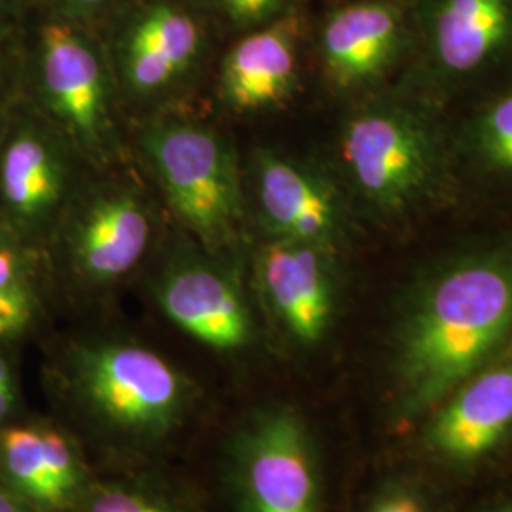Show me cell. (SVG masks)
<instances>
[{
    "label": "cell",
    "instance_id": "obj_8",
    "mask_svg": "<svg viewBox=\"0 0 512 512\" xmlns=\"http://www.w3.org/2000/svg\"><path fill=\"white\" fill-rule=\"evenodd\" d=\"M256 217L268 239H293L334 253L348 236L336 188L317 171L260 150L253 162Z\"/></svg>",
    "mask_w": 512,
    "mask_h": 512
},
{
    "label": "cell",
    "instance_id": "obj_20",
    "mask_svg": "<svg viewBox=\"0 0 512 512\" xmlns=\"http://www.w3.org/2000/svg\"><path fill=\"white\" fill-rule=\"evenodd\" d=\"M35 313V304L25 287L0 293V338L25 329Z\"/></svg>",
    "mask_w": 512,
    "mask_h": 512
},
{
    "label": "cell",
    "instance_id": "obj_28",
    "mask_svg": "<svg viewBox=\"0 0 512 512\" xmlns=\"http://www.w3.org/2000/svg\"><path fill=\"white\" fill-rule=\"evenodd\" d=\"M69 2L76 4V6H99V4L109 2V0H69Z\"/></svg>",
    "mask_w": 512,
    "mask_h": 512
},
{
    "label": "cell",
    "instance_id": "obj_10",
    "mask_svg": "<svg viewBox=\"0 0 512 512\" xmlns=\"http://www.w3.org/2000/svg\"><path fill=\"white\" fill-rule=\"evenodd\" d=\"M69 139L21 124L0 152V202L21 228L40 230L61 219L73 200ZM73 147V145H71Z\"/></svg>",
    "mask_w": 512,
    "mask_h": 512
},
{
    "label": "cell",
    "instance_id": "obj_19",
    "mask_svg": "<svg viewBox=\"0 0 512 512\" xmlns=\"http://www.w3.org/2000/svg\"><path fill=\"white\" fill-rule=\"evenodd\" d=\"M42 442H44V458L48 465L50 480L54 484L59 503H63L65 497L73 492L76 484V463H74L73 452L69 444L52 431L42 433Z\"/></svg>",
    "mask_w": 512,
    "mask_h": 512
},
{
    "label": "cell",
    "instance_id": "obj_18",
    "mask_svg": "<svg viewBox=\"0 0 512 512\" xmlns=\"http://www.w3.org/2000/svg\"><path fill=\"white\" fill-rule=\"evenodd\" d=\"M480 158L501 171H512V95L495 103L475 129Z\"/></svg>",
    "mask_w": 512,
    "mask_h": 512
},
{
    "label": "cell",
    "instance_id": "obj_5",
    "mask_svg": "<svg viewBox=\"0 0 512 512\" xmlns=\"http://www.w3.org/2000/svg\"><path fill=\"white\" fill-rule=\"evenodd\" d=\"M63 249L74 272L107 285L133 272L154 238V215L145 192L128 179L82 186L63 213Z\"/></svg>",
    "mask_w": 512,
    "mask_h": 512
},
{
    "label": "cell",
    "instance_id": "obj_11",
    "mask_svg": "<svg viewBox=\"0 0 512 512\" xmlns=\"http://www.w3.org/2000/svg\"><path fill=\"white\" fill-rule=\"evenodd\" d=\"M429 448L450 463L488 456L512 431V349H503L433 410Z\"/></svg>",
    "mask_w": 512,
    "mask_h": 512
},
{
    "label": "cell",
    "instance_id": "obj_26",
    "mask_svg": "<svg viewBox=\"0 0 512 512\" xmlns=\"http://www.w3.org/2000/svg\"><path fill=\"white\" fill-rule=\"evenodd\" d=\"M0 387L2 389H12V376H10V368L0 359Z\"/></svg>",
    "mask_w": 512,
    "mask_h": 512
},
{
    "label": "cell",
    "instance_id": "obj_12",
    "mask_svg": "<svg viewBox=\"0 0 512 512\" xmlns=\"http://www.w3.org/2000/svg\"><path fill=\"white\" fill-rule=\"evenodd\" d=\"M165 315L209 348L232 351L251 338V319L236 285L217 268L188 260L165 274L158 291Z\"/></svg>",
    "mask_w": 512,
    "mask_h": 512
},
{
    "label": "cell",
    "instance_id": "obj_27",
    "mask_svg": "<svg viewBox=\"0 0 512 512\" xmlns=\"http://www.w3.org/2000/svg\"><path fill=\"white\" fill-rule=\"evenodd\" d=\"M0 512H19L14 501L4 492H0Z\"/></svg>",
    "mask_w": 512,
    "mask_h": 512
},
{
    "label": "cell",
    "instance_id": "obj_21",
    "mask_svg": "<svg viewBox=\"0 0 512 512\" xmlns=\"http://www.w3.org/2000/svg\"><path fill=\"white\" fill-rule=\"evenodd\" d=\"M238 25H258L279 18L289 0H215Z\"/></svg>",
    "mask_w": 512,
    "mask_h": 512
},
{
    "label": "cell",
    "instance_id": "obj_2",
    "mask_svg": "<svg viewBox=\"0 0 512 512\" xmlns=\"http://www.w3.org/2000/svg\"><path fill=\"white\" fill-rule=\"evenodd\" d=\"M139 148L173 215L211 251L234 247L245 198L230 143L198 122L164 118L141 129Z\"/></svg>",
    "mask_w": 512,
    "mask_h": 512
},
{
    "label": "cell",
    "instance_id": "obj_29",
    "mask_svg": "<svg viewBox=\"0 0 512 512\" xmlns=\"http://www.w3.org/2000/svg\"><path fill=\"white\" fill-rule=\"evenodd\" d=\"M503 512H512V507H509V509H505Z\"/></svg>",
    "mask_w": 512,
    "mask_h": 512
},
{
    "label": "cell",
    "instance_id": "obj_1",
    "mask_svg": "<svg viewBox=\"0 0 512 512\" xmlns=\"http://www.w3.org/2000/svg\"><path fill=\"white\" fill-rule=\"evenodd\" d=\"M512 334V253L458 256L410 296L395 336V382L404 416L439 408L488 365Z\"/></svg>",
    "mask_w": 512,
    "mask_h": 512
},
{
    "label": "cell",
    "instance_id": "obj_14",
    "mask_svg": "<svg viewBox=\"0 0 512 512\" xmlns=\"http://www.w3.org/2000/svg\"><path fill=\"white\" fill-rule=\"evenodd\" d=\"M403 40V19L389 2H361L338 10L321 37L325 69L340 90L374 82L391 67Z\"/></svg>",
    "mask_w": 512,
    "mask_h": 512
},
{
    "label": "cell",
    "instance_id": "obj_22",
    "mask_svg": "<svg viewBox=\"0 0 512 512\" xmlns=\"http://www.w3.org/2000/svg\"><path fill=\"white\" fill-rule=\"evenodd\" d=\"M90 512H165L164 509L148 503L137 495L120 492V490H107L95 495Z\"/></svg>",
    "mask_w": 512,
    "mask_h": 512
},
{
    "label": "cell",
    "instance_id": "obj_13",
    "mask_svg": "<svg viewBox=\"0 0 512 512\" xmlns=\"http://www.w3.org/2000/svg\"><path fill=\"white\" fill-rule=\"evenodd\" d=\"M247 486L255 512H317L308 442L291 414L258 425L247 454Z\"/></svg>",
    "mask_w": 512,
    "mask_h": 512
},
{
    "label": "cell",
    "instance_id": "obj_6",
    "mask_svg": "<svg viewBox=\"0 0 512 512\" xmlns=\"http://www.w3.org/2000/svg\"><path fill=\"white\" fill-rule=\"evenodd\" d=\"M203 33L183 6L156 0L139 8L118 33L110 69L116 88L148 103L175 92L202 55Z\"/></svg>",
    "mask_w": 512,
    "mask_h": 512
},
{
    "label": "cell",
    "instance_id": "obj_4",
    "mask_svg": "<svg viewBox=\"0 0 512 512\" xmlns=\"http://www.w3.org/2000/svg\"><path fill=\"white\" fill-rule=\"evenodd\" d=\"M40 90L44 105L74 150L95 167L124 158L110 61L92 38L67 21L40 33Z\"/></svg>",
    "mask_w": 512,
    "mask_h": 512
},
{
    "label": "cell",
    "instance_id": "obj_17",
    "mask_svg": "<svg viewBox=\"0 0 512 512\" xmlns=\"http://www.w3.org/2000/svg\"><path fill=\"white\" fill-rule=\"evenodd\" d=\"M0 450L8 473L25 494L44 505H59L40 431L27 427L8 429L0 437Z\"/></svg>",
    "mask_w": 512,
    "mask_h": 512
},
{
    "label": "cell",
    "instance_id": "obj_7",
    "mask_svg": "<svg viewBox=\"0 0 512 512\" xmlns=\"http://www.w3.org/2000/svg\"><path fill=\"white\" fill-rule=\"evenodd\" d=\"M78 376L86 395L110 420L129 429H160L183 399L179 374L158 353L131 344L84 349Z\"/></svg>",
    "mask_w": 512,
    "mask_h": 512
},
{
    "label": "cell",
    "instance_id": "obj_25",
    "mask_svg": "<svg viewBox=\"0 0 512 512\" xmlns=\"http://www.w3.org/2000/svg\"><path fill=\"white\" fill-rule=\"evenodd\" d=\"M14 401V389H2L0 387V418H4Z\"/></svg>",
    "mask_w": 512,
    "mask_h": 512
},
{
    "label": "cell",
    "instance_id": "obj_30",
    "mask_svg": "<svg viewBox=\"0 0 512 512\" xmlns=\"http://www.w3.org/2000/svg\"><path fill=\"white\" fill-rule=\"evenodd\" d=\"M2 2H4V0H0V6H2Z\"/></svg>",
    "mask_w": 512,
    "mask_h": 512
},
{
    "label": "cell",
    "instance_id": "obj_16",
    "mask_svg": "<svg viewBox=\"0 0 512 512\" xmlns=\"http://www.w3.org/2000/svg\"><path fill=\"white\" fill-rule=\"evenodd\" d=\"M512 40V0H439L431 19V48L452 76L476 73Z\"/></svg>",
    "mask_w": 512,
    "mask_h": 512
},
{
    "label": "cell",
    "instance_id": "obj_3",
    "mask_svg": "<svg viewBox=\"0 0 512 512\" xmlns=\"http://www.w3.org/2000/svg\"><path fill=\"white\" fill-rule=\"evenodd\" d=\"M340 150L349 181L382 215L418 209L437 194L444 177L437 128L399 105H374L351 116Z\"/></svg>",
    "mask_w": 512,
    "mask_h": 512
},
{
    "label": "cell",
    "instance_id": "obj_24",
    "mask_svg": "<svg viewBox=\"0 0 512 512\" xmlns=\"http://www.w3.org/2000/svg\"><path fill=\"white\" fill-rule=\"evenodd\" d=\"M368 512H427V509L414 492L393 490L385 494Z\"/></svg>",
    "mask_w": 512,
    "mask_h": 512
},
{
    "label": "cell",
    "instance_id": "obj_15",
    "mask_svg": "<svg viewBox=\"0 0 512 512\" xmlns=\"http://www.w3.org/2000/svg\"><path fill=\"white\" fill-rule=\"evenodd\" d=\"M296 37V21L287 18L239 40L222 61V101L241 112L285 101L296 86Z\"/></svg>",
    "mask_w": 512,
    "mask_h": 512
},
{
    "label": "cell",
    "instance_id": "obj_23",
    "mask_svg": "<svg viewBox=\"0 0 512 512\" xmlns=\"http://www.w3.org/2000/svg\"><path fill=\"white\" fill-rule=\"evenodd\" d=\"M27 272L25 258L18 249L0 239V293L25 287L23 277Z\"/></svg>",
    "mask_w": 512,
    "mask_h": 512
},
{
    "label": "cell",
    "instance_id": "obj_9",
    "mask_svg": "<svg viewBox=\"0 0 512 512\" xmlns=\"http://www.w3.org/2000/svg\"><path fill=\"white\" fill-rule=\"evenodd\" d=\"M327 249L293 239H268L256 256L262 294L287 334L300 344H317L329 330L336 287Z\"/></svg>",
    "mask_w": 512,
    "mask_h": 512
}]
</instances>
